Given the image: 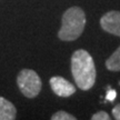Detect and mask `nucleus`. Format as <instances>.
Listing matches in <instances>:
<instances>
[{
  "label": "nucleus",
  "mask_w": 120,
  "mask_h": 120,
  "mask_svg": "<svg viewBox=\"0 0 120 120\" xmlns=\"http://www.w3.org/2000/svg\"><path fill=\"white\" fill-rule=\"evenodd\" d=\"M116 97H117V92L113 89L109 88V90L107 91V94H106V99H107L108 101H113L116 99Z\"/></svg>",
  "instance_id": "10"
},
{
  "label": "nucleus",
  "mask_w": 120,
  "mask_h": 120,
  "mask_svg": "<svg viewBox=\"0 0 120 120\" xmlns=\"http://www.w3.org/2000/svg\"><path fill=\"white\" fill-rule=\"evenodd\" d=\"M119 85H120V83H119Z\"/></svg>",
  "instance_id": "12"
},
{
  "label": "nucleus",
  "mask_w": 120,
  "mask_h": 120,
  "mask_svg": "<svg viewBox=\"0 0 120 120\" xmlns=\"http://www.w3.org/2000/svg\"><path fill=\"white\" fill-rule=\"evenodd\" d=\"M106 67L110 71H120V46L107 59Z\"/></svg>",
  "instance_id": "7"
},
{
  "label": "nucleus",
  "mask_w": 120,
  "mask_h": 120,
  "mask_svg": "<svg viewBox=\"0 0 120 120\" xmlns=\"http://www.w3.org/2000/svg\"><path fill=\"white\" fill-rule=\"evenodd\" d=\"M16 115V107L6 98L0 97V120H13Z\"/></svg>",
  "instance_id": "6"
},
{
  "label": "nucleus",
  "mask_w": 120,
  "mask_h": 120,
  "mask_svg": "<svg viewBox=\"0 0 120 120\" xmlns=\"http://www.w3.org/2000/svg\"><path fill=\"white\" fill-rule=\"evenodd\" d=\"M50 86L57 96L64 98L69 97L76 92V87L60 76H55L50 79Z\"/></svg>",
  "instance_id": "5"
},
{
  "label": "nucleus",
  "mask_w": 120,
  "mask_h": 120,
  "mask_svg": "<svg viewBox=\"0 0 120 120\" xmlns=\"http://www.w3.org/2000/svg\"><path fill=\"white\" fill-rule=\"evenodd\" d=\"M17 85L27 98L37 97L41 90V80L38 73L31 69H22L17 77Z\"/></svg>",
  "instance_id": "3"
},
{
  "label": "nucleus",
  "mask_w": 120,
  "mask_h": 120,
  "mask_svg": "<svg viewBox=\"0 0 120 120\" xmlns=\"http://www.w3.org/2000/svg\"><path fill=\"white\" fill-rule=\"evenodd\" d=\"M86 26V13L79 7H71L62 16V23L58 37L62 41H73L83 32Z\"/></svg>",
  "instance_id": "2"
},
{
  "label": "nucleus",
  "mask_w": 120,
  "mask_h": 120,
  "mask_svg": "<svg viewBox=\"0 0 120 120\" xmlns=\"http://www.w3.org/2000/svg\"><path fill=\"white\" fill-rule=\"evenodd\" d=\"M91 119H92V120H109V119H110V117L108 116L107 112L98 111V112H96L94 116L91 117Z\"/></svg>",
  "instance_id": "9"
},
{
  "label": "nucleus",
  "mask_w": 120,
  "mask_h": 120,
  "mask_svg": "<svg viewBox=\"0 0 120 120\" xmlns=\"http://www.w3.org/2000/svg\"><path fill=\"white\" fill-rule=\"evenodd\" d=\"M71 73L79 89L89 90L96 82V67L92 57L83 49L75 51L71 57Z\"/></svg>",
  "instance_id": "1"
},
{
  "label": "nucleus",
  "mask_w": 120,
  "mask_h": 120,
  "mask_svg": "<svg viewBox=\"0 0 120 120\" xmlns=\"http://www.w3.org/2000/svg\"><path fill=\"white\" fill-rule=\"evenodd\" d=\"M112 116L116 120H120V103L112 109Z\"/></svg>",
  "instance_id": "11"
},
{
  "label": "nucleus",
  "mask_w": 120,
  "mask_h": 120,
  "mask_svg": "<svg viewBox=\"0 0 120 120\" xmlns=\"http://www.w3.org/2000/svg\"><path fill=\"white\" fill-rule=\"evenodd\" d=\"M100 26L105 31L120 37V11L112 10L105 13L100 19Z\"/></svg>",
  "instance_id": "4"
},
{
  "label": "nucleus",
  "mask_w": 120,
  "mask_h": 120,
  "mask_svg": "<svg viewBox=\"0 0 120 120\" xmlns=\"http://www.w3.org/2000/svg\"><path fill=\"white\" fill-rule=\"evenodd\" d=\"M51 119L52 120H76V117L68 113V112L64 111V110H60V111L52 115Z\"/></svg>",
  "instance_id": "8"
}]
</instances>
